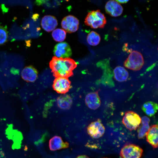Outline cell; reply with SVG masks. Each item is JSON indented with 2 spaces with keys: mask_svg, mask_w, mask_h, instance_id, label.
Instances as JSON below:
<instances>
[{
  "mask_svg": "<svg viewBox=\"0 0 158 158\" xmlns=\"http://www.w3.org/2000/svg\"><path fill=\"white\" fill-rule=\"evenodd\" d=\"M143 152L142 149L139 146L128 144L123 147L120 155L121 158H140Z\"/></svg>",
  "mask_w": 158,
  "mask_h": 158,
  "instance_id": "cell-5",
  "label": "cell"
},
{
  "mask_svg": "<svg viewBox=\"0 0 158 158\" xmlns=\"http://www.w3.org/2000/svg\"><path fill=\"white\" fill-rule=\"evenodd\" d=\"M87 132L90 136L94 139L102 137L105 132V128L99 120L91 122L88 126Z\"/></svg>",
  "mask_w": 158,
  "mask_h": 158,
  "instance_id": "cell-7",
  "label": "cell"
},
{
  "mask_svg": "<svg viewBox=\"0 0 158 158\" xmlns=\"http://www.w3.org/2000/svg\"><path fill=\"white\" fill-rule=\"evenodd\" d=\"M158 126L154 125L150 127L146 134V140L154 148L158 147Z\"/></svg>",
  "mask_w": 158,
  "mask_h": 158,
  "instance_id": "cell-14",
  "label": "cell"
},
{
  "mask_svg": "<svg viewBox=\"0 0 158 158\" xmlns=\"http://www.w3.org/2000/svg\"><path fill=\"white\" fill-rule=\"evenodd\" d=\"M87 40L89 44L92 46H95L99 44L101 40V37L99 34L92 31L88 34Z\"/></svg>",
  "mask_w": 158,
  "mask_h": 158,
  "instance_id": "cell-20",
  "label": "cell"
},
{
  "mask_svg": "<svg viewBox=\"0 0 158 158\" xmlns=\"http://www.w3.org/2000/svg\"><path fill=\"white\" fill-rule=\"evenodd\" d=\"M142 109L147 115L152 116L157 112L158 109V105L157 104L154 102H147L143 105Z\"/></svg>",
  "mask_w": 158,
  "mask_h": 158,
  "instance_id": "cell-19",
  "label": "cell"
},
{
  "mask_svg": "<svg viewBox=\"0 0 158 158\" xmlns=\"http://www.w3.org/2000/svg\"><path fill=\"white\" fill-rule=\"evenodd\" d=\"M129 1V0H116V1L120 3H126Z\"/></svg>",
  "mask_w": 158,
  "mask_h": 158,
  "instance_id": "cell-23",
  "label": "cell"
},
{
  "mask_svg": "<svg viewBox=\"0 0 158 158\" xmlns=\"http://www.w3.org/2000/svg\"><path fill=\"white\" fill-rule=\"evenodd\" d=\"M71 82L68 78L59 77L55 79L53 82V88L58 93L64 94L69 90Z\"/></svg>",
  "mask_w": 158,
  "mask_h": 158,
  "instance_id": "cell-8",
  "label": "cell"
},
{
  "mask_svg": "<svg viewBox=\"0 0 158 158\" xmlns=\"http://www.w3.org/2000/svg\"><path fill=\"white\" fill-rule=\"evenodd\" d=\"M38 72L37 70L32 66H26L22 70L21 73L22 78L28 82H33L37 79Z\"/></svg>",
  "mask_w": 158,
  "mask_h": 158,
  "instance_id": "cell-13",
  "label": "cell"
},
{
  "mask_svg": "<svg viewBox=\"0 0 158 158\" xmlns=\"http://www.w3.org/2000/svg\"><path fill=\"white\" fill-rule=\"evenodd\" d=\"M99 90L88 93L85 98V102L87 106L93 110L98 109L100 106L101 100L98 95Z\"/></svg>",
  "mask_w": 158,
  "mask_h": 158,
  "instance_id": "cell-11",
  "label": "cell"
},
{
  "mask_svg": "<svg viewBox=\"0 0 158 158\" xmlns=\"http://www.w3.org/2000/svg\"><path fill=\"white\" fill-rule=\"evenodd\" d=\"M105 9L107 13L114 17L120 16L123 11V8L121 6L114 0H110L107 3L105 6Z\"/></svg>",
  "mask_w": 158,
  "mask_h": 158,
  "instance_id": "cell-10",
  "label": "cell"
},
{
  "mask_svg": "<svg viewBox=\"0 0 158 158\" xmlns=\"http://www.w3.org/2000/svg\"><path fill=\"white\" fill-rule=\"evenodd\" d=\"M84 23L86 25L93 28H102L106 24L107 21L104 15L100 10H97L88 13Z\"/></svg>",
  "mask_w": 158,
  "mask_h": 158,
  "instance_id": "cell-3",
  "label": "cell"
},
{
  "mask_svg": "<svg viewBox=\"0 0 158 158\" xmlns=\"http://www.w3.org/2000/svg\"><path fill=\"white\" fill-rule=\"evenodd\" d=\"M58 24V21L56 17L50 15L44 16L41 21L42 28L44 30L48 32L54 30Z\"/></svg>",
  "mask_w": 158,
  "mask_h": 158,
  "instance_id": "cell-12",
  "label": "cell"
},
{
  "mask_svg": "<svg viewBox=\"0 0 158 158\" xmlns=\"http://www.w3.org/2000/svg\"><path fill=\"white\" fill-rule=\"evenodd\" d=\"M53 53L55 56L59 58H67L71 56L72 50L66 42H61L56 44L54 47Z\"/></svg>",
  "mask_w": 158,
  "mask_h": 158,
  "instance_id": "cell-9",
  "label": "cell"
},
{
  "mask_svg": "<svg viewBox=\"0 0 158 158\" xmlns=\"http://www.w3.org/2000/svg\"><path fill=\"white\" fill-rule=\"evenodd\" d=\"M150 119L147 116H144L142 118L141 125H139L138 129V137L139 139H142L145 136L150 128Z\"/></svg>",
  "mask_w": 158,
  "mask_h": 158,
  "instance_id": "cell-16",
  "label": "cell"
},
{
  "mask_svg": "<svg viewBox=\"0 0 158 158\" xmlns=\"http://www.w3.org/2000/svg\"><path fill=\"white\" fill-rule=\"evenodd\" d=\"M77 66L76 62L70 58L52 57L49 63V66L55 77L66 78L73 75V71Z\"/></svg>",
  "mask_w": 158,
  "mask_h": 158,
  "instance_id": "cell-1",
  "label": "cell"
},
{
  "mask_svg": "<svg viewBox=\"0 0 158 158\" xmlns=\"http://www.w3.org/2000/svg\"><path fill=\"white\" fill-rule=\"evenodd\" d=\"M114 74L115 79L119 82L126 81L129 76L127 70L120 66H117L114 68Z\"/></svg>",
  "mask_w": 158,
  "mask_h": 158,
  "instance_id": "cell-17",
  "label": "cell"
},
{
  "mask_svg": "<svg viewBox=\"0 0 158 158\" xmlns=\"http://www.w3.org/2000/svg\"><path fill=\"white\" fill-rule=\"evenodd\" d=\"M8 38L7 27L0 25V46L5 44L7 41Z\"/></svg>",
  "mask_w": 158,
  "mask_h": 158,
  "instance_id": "cell-22",
  "label": "cell"
},
{
  "mask_svg": "<svg viewBox=\"0 0 158 158\" xmlns=\"http://www.w3.org/2000/svg\"><path fill=\"white\" fill-rule=\"evenodd\" d=\"M51 35L54 40L57 42H61L65 40L66 33L62 29L57 28L53 31Z\"/></svg>",
  "mask_w": 158,
  "mask_h": 158,
  "instance_id": "cell-21",
  "label": "cell"
},
{
  "mask_svg": "<svg viewBox=\"0 0 158 158\" xmlns=\"http://www.w3.org/2000/svg\"><path fill=\"white\" fill-rule=\"evenodd\" d=\"M76 158H90L86 155H80L77 157Z\"/></svg>",
  "mask_w": 158,
  "mask_h": 158,
  "instance_id": "cell-24",
  "label": "cell"
},
{
  "mask_svg": "<svg viewBox=\"0 0 158 158\" xmlns=\"http://www.w3.org/2000/svg\"><path fill=\"white\" fill-rule=\"evenodd\" d=\"M107 158V157H104V158Z\"/></svg>",
  "mask_w": 158,
  "mask_h": 158,
  "instance_id": "cell-25",
  "label": "cell"
},
{
  "mask_svg": "<svg viewBox=\"0 0 158 158\" xmlns=\"http://www.w3.org/2000/svg\"><path fill=\"white\" fill-rule=\"evenodd\" d=\"M123 52L128 55L123 62V66L129 69L137 71L144 66L145 63L144 54L138 49H133L129 47L128 43H124L122 47Z\"/></svg>",
  "mask_w": 158,
  "mask_h": 158,
  "instance_id": "cell-2",
  "label": "cell"
},
{
  "mask_svg": "<svg viewBox=\"0 0 158 158\" xmlns=\"http://www.w3.org/2000/svg\"><path fill=\"white\" fill-rule=\"evenodd\" d=\"M141 119L135 112L132 111L126 112L122 119V123L126 128L131 131L136 130L141 122Z\"/></svg>",
  "mask_w": 158,
  "mask_h": 158,
  "instance_id": "cell-4",
  "label": "cell"
},
{
  "mask_svg": "<svg viewBox=\"0 0 158 158\" xmlns=\"http://www.w3.org/2000/svg\"><path fill=\"white\" fill-rule=\"evenodd\" d=\"M72 100L71 97L67 95H63L59 97L57 99L58 106L61 109H67L71 106Z\"/></svg>",
  "mask_w": 158,
  "mask_h": 158,
  "instance_id": "cell-18",
  "label": "cell"
},
{
  "mask_svg": "<svg viewBox=\"0 0 158 158\" xmlns=\"http://www.w3.org/2000/svg\"><path fill=\"white\" fill-rule=\"evenodd\" d=\"M69 146V143L67 142H63L61 137L58 136L53 137L49 140V147L51 151L66 148Z\"/></svg>",
  "mask_w": 158,
  "mask_h": 158,
  "instance_id": "cell-15",
  "label": "cell"
},
{
  "mask_svg": "<svg viewBox=\"0 0 158 158\" xmlns=\"http://www.w3.org/2000/svg\"><path fill=\"white\" fill-rule=\"evenodd\" d=\"M79 23V20L76 17L69 15L63 19L61 22V26L66 32L71 33L78 30Z\"/></svg>",
  "mask_w": 158,
  "mask_h": 158,
  "instance_id": "cell-6",
  "label": "cell"
}]
</instances>
